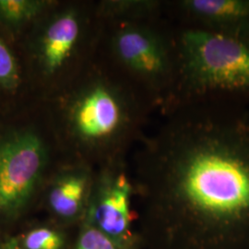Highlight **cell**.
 <instances>
[{"label":"cell","instance_id":"cell-1","mask_svg":"<svg viewBox=\"0 0 249 249\" xmlns=\"http://www.w3.org/2000/svg\"><path fill=\"white\" fill-rule=\"evenodd\" d=\"M190 103L144 142L143 189L164 249H249V108Z\"/></svg>","mask_w":249,"mask_h":249},{"label":"cell","instance_id":"cell-2","mask_svg":"<svg viewBox=\"0 0 249 249\" xmlns=\"http://www.w3.org/2000/svg\"><path fill=\"white\" fill-rule=\"evenodd\" d=\"M153 107L130 80L115 82L98 74L89 75L60 99L59 128L68 142L80 151H108L137 138Z\"/></svg>","mask_w":249,"mask_h":249},{"label":"cell","instance_id":"cell-3","mask_svg":"<svg viewBox=\"0 0 249 249\" xmlns=\"http://www.w3.org/2000/svg\"><path fill=\"white\" fill-rule=\"evenodd\" d=\"M177 76L168 113L190 103L223 100L249 105V38L193 28L174 29Z\"/></svg>","mask_w":249,"mask_h":249},{"label":"cell","instance_id":"cell-4","mask_svg":"<svg viewBox=\"0 0 249 249\" xmlns=\"http://www.w3.org/2000/svg\"><path fill=\"white\" fill-rule=\"evenodd\" d=\"M158 18L121 21L112 38V50L128 80L154 106L165 107L177 76L174 29Z\"/></svg>","mask_w":249,"mask_h":249},{"label":"cell","instance_id":"cell-5","mask_svg":"<svg viewBox=\"0 0 249 249\" xmlns=\"http://www.w3.org/2000/svg\"><path fill=\"white\" fill-rule=\"evenodd\" d=\"M48 161V143L34 126H10L0 131V223L25 211Z\"/></svg>","mask_w":249,"mask_h":249},{"label":"cell","instance_id":"cell-6","mask_svg":"<svg viewBox=\"0 0 249 249\" xmlns=\"http://www.w3.org/2000/svg\"><path fill=\"white\" fill-rule=\"evenodd\" d=\"M87 19L76 6L53 8L37 23L29 57L43 85H55L78 58L85 42Z\"/></svg>","mask_w":249,"mask_h":249},{"label":"cell","instance_id":"cell-7","mask_svg":"<svg viewBox=\"0 0 249 249\" xmlns=\"http://www.w3.org/2000/svg\"><path fill=\"white\" fill-rule=\"evenodd\" d=\"M134 187L123 171H107L91 188L87 223L116 242L132 247Z\"/></svg>","mask_w":249,"mask_h":249},{"label":"cell","instance_id":"cell-8","mask_svg":"<svg viewBox=\"0 0 249 249\" xmlns=\"http://www.w3.org/2000/svg\"><path fill=\"white\" fill-rule=\"evenodd\" d=\"M164 10L178 26L249 38V0H177L164 3Z\"/></svg>","mask_w":249,"mask_h":249},{"label":"cell","instance_id":"cell-9","mask_svg":"<svg viewBox=\"0 0 249 249\" xmlns=\"http://www.w3.org/2000/svg\"><path fill=\"white\" fill-rule=\"evenodd\" d=\"M91 188L87 170H66L53 179L47 194V203L56 216L71 220L88 204Z\"/></svg>","mask_w":249,"mask_h":249},{"label":"cell","instance_id":"cell-10","mask_svg":"<svg viewBox=\"0 0 249 249\" xmlns=\"http://www.w3.org/2000/svg\"><path fill=\"white\" fill-rule=\"evenodd\" d=\"M55 6L49 0H0V25L18 32L37 23Z\"/></svg>","mask_w":249,"mask_h":249},{"label":"cell","instance_id":"cell-11","mask_svg":"<svg viewBox=\"0 0 249 249\" xmlns=\"http://www.w3.org/2000/svg\"><path fill=\"white\" fill-rule=\"evenodd\" d=\"M164 11V3L156 0H113L104 1L99 12L121 21H133L158 18Z\"/></svg>","mask_w":249,"mask_h":249},{"label":"cell","instance_id":"cell-12","mask_svg":"<svg viewBox=\"0 0 249 249\" xmlns=\"http://www.w3.org/2000/svg\"><path fill=\"white\" fill-rule=\"evenodd\" d=\"M21 84V72L15 54L0 38V94L16 92Z\"/></svg>","mask_w":249,"mask_h":249},{"label":"cell","instance_id":"cell-13","mask_svg":"<svg viewBox=\"0 0 249 249\" xmlns=\"http://www.w3.org/2000/svg\"><path fill=\"white\" fill-rule=\"evenodd\" d=\"M64 235L47 227H39L27 232L22 240L24 249H63Z\"/></svg>","mask_w":249,"mask_h":249},{"label":"cell","instance_id":"cell-14","mask_svg":"<svg viewBox=\"0 0 249 249\" xmlns=\"http://www.w3.org/2000/svg\"><path fill=\"white\" fill-rule=\"evenodd\" d=\"M75 249H132V247L116 242L94 226L86 223Z\"/></svg>","mask_w":249,"mask_h":249},{"label":"cell","instance_id":"cell-15","mask_svg":"<svg viewBox=\"0 0 249 249\" xmlns=\"http://www.w3.org/2000/svg\"><path fill=\"white\" fill-rule=\"evenodd\" d=\"M0 249H20L18 248V242L15 240L8 241L7 243L3 244Z\"/></svg>","mask_w":249,"mask_h":249}]
</instances>
